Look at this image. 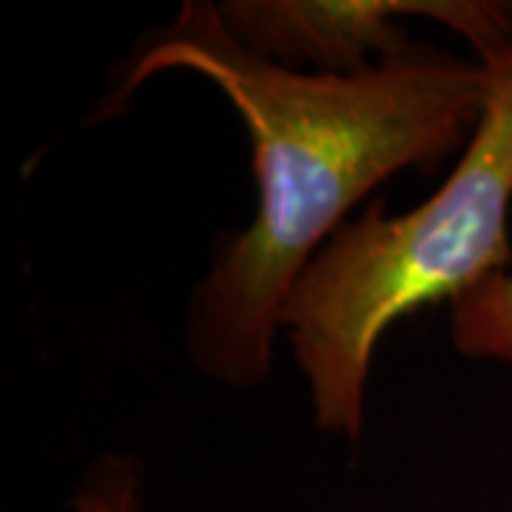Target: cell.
<instances>
[{
  "instance_id": "1",
  "label": "cell",
  "mask_w": 512,
  "mask_h": 512,
  "mask_svg": "<svg viewBox=\"0 0 512 512\" xmlns=\"http://www.w3.org/2000/svg\"><path fill=\"white\" fill-rule=\"evenodd\" d=\"M165 72L214 83L251 140L254 217L214 239L185 313L191 367L208 382L251 390L274 373L282 305L313 256L390 177L433 174L458 157L490 80L476 57L433 43L359 74L291 72L245 52L211 0H185L171 23L140 37L92 120L123 114Z\"/></svg>"
},
{
  "instance_id": "2",
  "label": "cell",
  "mask_w": 512,
  "mask_h": 512,
  "mask_svg": "<svg viewBox=\"0 0 512 512\" xmlns=\"http://www.w3.org/2000/svg\"><path fill=\"white\" fill-rule=\"evenodd\" d=\"M478 63L490 92L447 180L402 214L373 197L313 256L282 305L279 328L313 424L353 447L387 330L512 268V40Z\"/></svg>"
},
{
  "instance_id": "3",
  "label": "cell",
  "mask_w": 512,
  "mask_h": 512,
  "mask_svg": "<svg viewBox=\"0 0 512 512\" xmlns=\"http://www.w3.org/2000/svg\"><path fill=\"white\" fill-rule=\"evenodd\" d=\"M225 32L251 55L308 74H359L407 55L404 18L461 35L476 60L512 40V3L490 0H220Z\"/></svg>"
},
{
  "instance_id": "4",
  "label": "cell",
  "mask_w": 512,
  "mask_h": 512,
  "mask_svg": "<svg viewBox=\"0 0 512 512\" xmlns=\"http://www.w3.org/2000/svg\"><path fill=\"white\" fill-rule=\"evenodd\" d=\"M450 342L464 359L512 365V268L450 305Z\"/></svg>"
},
{
  "instance_id": "5",
  "label": "cell",
  "mask_w": 512,
  "mask_h": 512,
  "mask_svg": "<svg viewBox=\"0 0 512 512\" xmlns=\"http://www.w3.org/2000/svg\"><path fill=\"white\" fill-rule=\"evenodd\" d=\"M72 512H143V467L131 456H103L74 490Z\"/></svg>"
}]
</instances>
